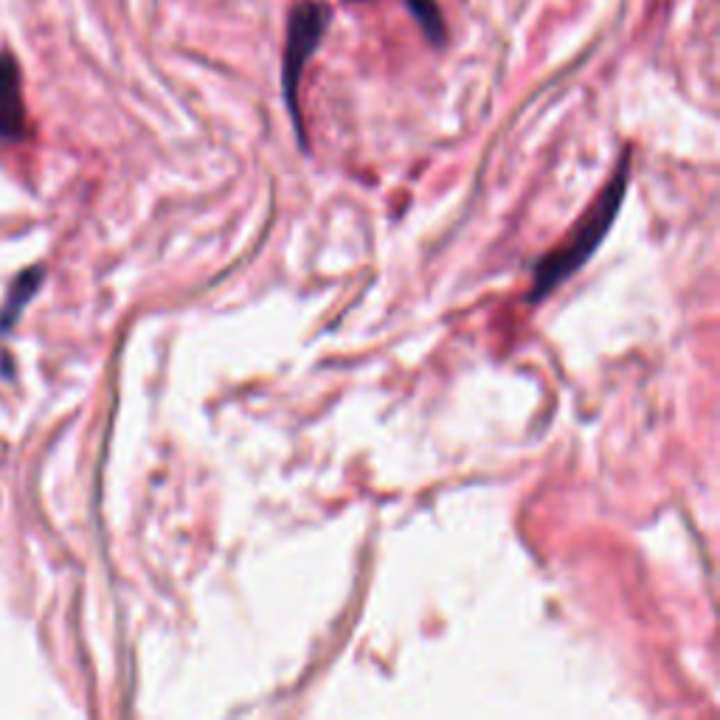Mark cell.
<instances>
[{"label":"cell","instance_id":"cell-1","mask_svg":"<svg viewBox=\"0 0 720 720\" xmlns=\"http://www.w3.org/2000/svg\"><path fill=\"white\" fill-rule=\"evenodd\" d=\"M630 164H633L630 161V150H625L622 158H619V164H616L614 175L602 186L600 195L594 197V203L588 206V211L574 223V228L566 234V240L557 242L555 251L540 256L538 262L532 265V285L526 290V301L529 304H538L549 293H555V287L569 282L571 276L594 256L602 240L608 237V231H611L619 209H622V200H625V192H628L630 186Z\"/></svg>","mask_w":720,"mask_h":720},{"label":"cell","instance_id":"cell-2","mask_svg":"<svg viewBox=\"0 0 720 720\" xmlns=\"http://www.w3.org/2000/svg\"><path fill=\"white\" fill-rule=\"evenodd\" d=\"M330 6L315 3V0H304L299 3L290 20H287V43H285V60H282V90H285L287 110L290 119L299 135V144L304 147V124H301V107H299V85L304 65L315 54V48L324 40V31L330 26Z\"/></svg>","mask_w":720,"mask_h":720},{"label":"cell","instance_id":"cell-3","mask_svg":"<svg viewBox=\"0 0 720 720\" xmlns=\"http://www.w3.org/2000/svg\"><path fill=\"white\" fill-rule=\"evenodd\" d=\"M26 133V107H23V82L15 54H0V135L17 141Z\"/></svg>","mask_w":720,"mask_h":720},{"label":"cell","instance_id":"cell-4","mask_svg":"<svg viewBox=\"0 0 720 720\" xmlns=\"http://www.w3.org/2000/svg\"><path fill=\"white\" fill-rule=\"evenodd\" d=\"M408 6H411L414 17L420 20L425 37H431L434 43H442L445 40V20L439 15V6L434 0H408Z\"/></svg>","mask_w":720,"mask_h":720},{"label":"cell","instance_id":"cell-5","mask_svg":"<svg viewBox=\"0 0 720 720\" xmlns=\"http://www.w3.org/2000/svg\"><path fill=\"white\" fill-rule=\"evenodd\" d=\"M40 279H43V270L40 268H31L29 273H23V276L17 279L15 290H12V296H9V304H6V310H3V324L15 321L20 307L31 299V293L40 285Z\"/></svg>","mask_w":720,"mask_h":720}]
</instances>
